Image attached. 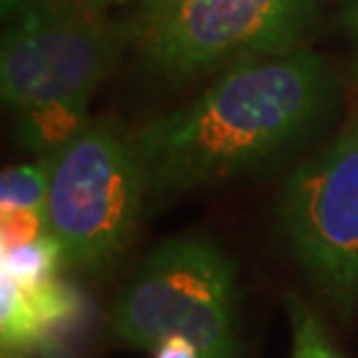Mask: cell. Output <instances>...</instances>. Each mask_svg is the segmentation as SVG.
<instances>
[{
    "instance_id": "9a60e30c",
    "label": "cell",
    "mask_w": 358,
    "mask_h": 358,
    "mask_svg": "<svg viewBox=\"0 0 358 358\" xmlns=\"http://www.w3.org/2000/svg\"><path fill=\"white\" fill-rule=\"evenodd\" d=\"M28 0H3L0 7H3V19H14L17 14L24 10Z\"/></svg>"
},
{
    "instance_id": "7c38bea8",
    "label": "cell",
    "mask_w": 358,
    "mask_h": 358,
    "mask_svg": "<svg viewBox=\"0 0 358 358\" xmlns=\"http://www.w3.org/2000/svg\"><path fill=\"white\" fill-rule=\"evenodd\" d=\"M179 3H182V0H140L138 14H135V21L131 24L133 38L140 40L142 35H147L154 26H159L175 7H179Z\"/></svg>"
},
{
    "instance_id": "7a4b0ae2",
    "label": "cell",
    "mask_w": 358,
    "mask_h": 358,
    "mask_svg": "<svg viewBox=\"0 0 358 358\" xmlns=\"http://www.w3.org/2000/svg\"><path fill=\"white\" fill-rule=\"evenodd\" d=\"M112 331L121 345L145 352L168 338H184L203 358H240L235 266L203 240L166 242L117 298Z\"/></svg>"
},
{
    "instance_id": "5bb4252c",
    "label": "cell",
    "mask_w": 358,
    "mask_h": 358,
    "mask_svg": "<svg viewBox=\"0 0 358 358\" xmlns=\"http://www.w3.org/2000/svg\"><path fill=\"white\" fill-rule=\"evenodd\" d=\"M340 21H342V28H345V33L349 38V45H352L354 66L358 73V0H349V5L342 10Z\"/></svg>"
},
{
    "instance_id": "3957f363",
    "label": "cell",
    "mask_w": 358,
    "mask_h": 358,
    "mask_svg": "<svg viewBox=\"0 0 358 358\" xmlns=\"http://www.w3.org/2000/svg\"><path fill=\"white\" fill-rule=\"evenodd\" d=\"M131 26L112 24L82 0H31L14 17L0 52V91L14 114L42 105L89 110L117 66Z\"/></svg>"
},
{
    "instance_id": "30bf717a",
    "label": "cell",
    "mask_w": 358,
    "mask_h": 358,
    "mask_svg": "<svg viewBox=\"0 0 358 358\" xmlns=\"http://www.w3.org/2000/svg\"><path fill=\"white\" fill-rule=\"evenodd\" d=\"M289 312L293 358H342L340 352L328 338L319 317L296 296H286Z\"/></svg>"
},
{
    "instance_id": "9c48e42d",
    "label": "cell",
    "mask_w": 358,
    "mask_h": 358,
    "mask_svg": "<svg viewBox=\"0 0 358 358\" xmlns=\"http://www.w3.org/2000/svg\"><path fill=\"white\" fill-rule=\"evenodd\" d=\"M61 263H66L61 242L52 233L42 235L31 245L3 252V272L24 286H35L54 279Z\"/></svg>"
},
{
    "instance_id": "ba28073f",
    "label": "cell",
    "mask_w": 358,
    "mask_h": 358,
    "mask_svg": "<svg viewBox=\"0 0 358 358\" xmlns=\"http://www.w3.org/2000/svg\"><path fill=\"white\" fill-rule=\"evenodd\" d=\"M52 156L3 170L0 177V210H31L47 214Z\"/></svg>"
},
{
    "instance_id": "6da1fadb",
    "label": "cell",
    "mask_w": 358,
    "mask_h": 358,
    "mask_svg": "<svg viewBox=\"0 0 358 358\" xmlns=\"http://www.w3.org/2000/svg\"><path fill=\"white\" fill-rule=\"evenodd\" d=\"M333 96L326 61L307 49L235 63L131 138L147 196H177L268 166L321 124Z\"/></svg>"
},
{
    "instance_id": "8992f818",
    "label": "cell",
    "mask_w": 358,
    "mask_h": 358,
    "mask_svg": "<svg viewBox=\"0 0 358 358\" xmlns=\"http://www.w3.org/2000/svg\"><path fill=\"white\" fill-rule=\"evenodd\" d=\"M279 214L300 263L349 312L358 303V126L293 170Z\"/></svg>"
},
{
    "instance_id": "2e32d148",
    "label": "cell",
    "mask_w": 358,
    "mask_h": 358,
    "mask_svg": "<svg viewBox=\"0 0 358 358\" xmlns=\"http://www.w3.org/2000/svg\"><path fill=\"white\" fill-rule=\"evenodd\" d=\"M82 3H87L89 7H93V10H98V12H105V10H110V7H114V5L126 3V0H82Z\"/></svg>"
},
{
    "instance_id": "52a82bcc",
    "label": "cell",
    "mask_w": 358,
    "mask_h": 358,
    "mask_svg": "<svg viewBox=\"0 0 358 358\" xmlns=\"http://www.w3.org/2000/svg\"><path fill=\"white\" fill-rule=\"evenodd\" d=\"M0 338L3 352L17 347L40 345V321L33 293L7 272L0 275Z\"/></svg>"
},
{
    "instance_id": "8fae6325",
    "label": "cell",
    "mask_w": 358,
    "mask_h": 358,
    "mask_svg": "<svg viewBox=\"0 0 358 358\" xmlns=\"http://www.w3.org/2000/svg\"><path fill=\"white\" fill-rule=\"evenodd\" d=\"M49 233L47 214L31 210H0V242L3 252L31 245Z\"/></svg>"
},
{
    "instance_id": "5b68a950",
    "label": "cell",
    "mask_w": 358,
    "mask_h": 358,
    "mask_svg": "<svg viewBox=\"0 0 358 358\" xmlns=\"http://www.w3.org/2000/svg\"><path fill=\"white\" fill-rule=\"evenodd\" d=\"M314 10V0H182L138 42L145 66L177 84L221 66L296 52Z\"/></svg>"
},
{
    "instance_id": "e0dca14e",
    "label": "cell",
    "mask_w": 358,
    "mask_h": 358,
    "mask_svg": "<svg viewBox=\"0 0 358 358\" xmlns=\"http://www.w3.org/2000/svg\"><path fill=\"white\" fill-rule=\"evenodd\" d=\"M3 358H10V356H7V354H3Z\"/></svg>"
},
{
    "instance_id": "4fadbf2b",
    "label": "cell",
    "mask_w": 358,
    "mask_h": 358,
    "mask_svg": "<svg viewBox=\"0 0 358 358\" xmlns=\"http://www.w3.org/2000/svg\"><path fill=\"white\" fill-rule=\"evenodd\" d=\"M154 358H203L198 347L184 338H168L154 349Z\"/></svg>"
},
{
    "instance_id": "277c9868",
    "label": "cell",
    "mask_w": 358,
    "mask_h": 358,
    "mask_svg": "<svg viewBox=\"0 0 358 358\" xmlns=\"http://www.w3.org/2000/svg\"><path fill=\"white\" fill-rule=\"evenodd\" d=\"M145 196L131 138L96 121L52 156L49 233L68 263L105 268L131 245Z\"/></svg>"
}]
</instances>
